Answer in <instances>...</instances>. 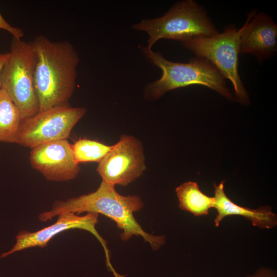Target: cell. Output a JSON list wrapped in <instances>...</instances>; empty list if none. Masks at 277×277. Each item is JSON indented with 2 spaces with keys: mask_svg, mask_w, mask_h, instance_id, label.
Wrapping results in <instances>:
<instances>
[{
  "mask_svg": "<svg viewBox=\"0 0 277 277\" xmlns=\"http://www.w3.org/2000/svg\"><path fill=\"white\" fill-rule=\"evenodd\" d=\"M146 169L142 142L133 136L122 135L98 163L96 171L102 181L126 186L140 177Z\"/></svg>",
  "mask_w": 277,
  "mask_h": 277,
  "instance_id": "ba28073f",
  "label": "cell"
},
{
  "mask_svg": "<svg viewBox=\"0 0 277 277\" xmlns=\"http://www.w3.org/2000/svg\"><path fill=\"white\" fill-rule=\"evenodd\" d=\"M141 50L146 58L162 72L160 78L146 86L144 97L146 99L157 100L171 90L200 85L215 91L228 100H235L226 86V78L207 60L196 56L187 63L173 62L147 46L142 47Z\"/></svg>",
  "mask_w": 277,
  "mask_h": 277,
  "instance_id": "3957f363",
  "label": "cell"
},
{
  "mask_svg": "<svg viewBox=\"0 0 277 277\" xmlns=\"http://www.w3.org/2000/svg\"><path fill=\"white\" fill-rule=\"evenodd\" d=\"M31 42L35 55L34 85L39 111L69 105L80 62L73 45L67 41H52L43 35Z\"/></svg>",
  "mask_w": 277,
  "mask_h": 277,
  "instance_id": "7a4b0ae2",
  "label": "cell"
},
{
  "mask_svg": "<svg viewBox=\"0 0 277 277\" xmlns=\"http://www.w3.org/2000/svg\"><path fill=\"white\" fill-rule=\"evenodd\" d=\"M30 152L32 167L49 181L63 182L74 179L80 171L72 144L62 140L38 145Z\"/></svg>",
  "mask_w": 277,
  "mask_h": 277,
  "instance_id": "30bf717a",
  "label": "cell"
},
{
  "mask_svg": "<svg viewBox=\"0 0 277 277\" xmlns=\"http://www.w3.org/2000/svg\"><path fill=\"white\" fill-rule=\"evenodd\" d=\"M22 118L6 91L0 89V142L16 143Z\"/></svg>",
  "mask_w": 277,
  "mask_h": 277,
  "instance_id": "5bb4252c",
  "label": "cell"
},
{
  "mask_svg": "<svg viewBox=\"0 0 277 277\" xmlns=\"http://www.w3.org/2000/svg\"><path fill=\"white\" fill-rule=\"evenodd\" d=\"M57 216L55 223L41 230L35 232L22 231L19 232L15 236V244L10 250L3 253L0 258H5L13 253L29 248H44L57 234L66 230L78 229L90 232L98 240L105 251L106 265L109 270L113 274L116 273L110 261L107 242L99 234L95 227L98 222V214L87 213L81 216L73 213H67Z\"/></svg>",
  "mask_w": 277,
  "mask_h": 277,
  "instance_id": "9c48e42d",
  "label": "cell"
},
{
  "mask_svg": "<svg viewBox=\"0 0 277 277\" xmlns=\"http://www.w3.org/2000/svg\"><path fill=\"white\" fill-rule=\"evenodd\" d=\"M244 28V25L238 29L230 24L222 33L209 37H191L181 41V44L196 56L203 57L214 65L231 82L238 102L247 105L249 103V96L238 70L240 41Z\"/></svg>",
  "mask_w": 277,
  "mask_h": 277,
  "instance_id": "8992f818",
  "label": "cell"
},
{
  "mask_svg": "<svg viewBox=\"0 0 277 277\" xmlns=\"http://www.w3.org/2000/svg\"><path fill=\"white\" fill-rule=\"evenodd\" d=\"M9 56V52L1 53H0V89L2 88V72L3 67L7 61Z\"/></svg>",
  "mask_w": 277,
  "mask_h": 277,
  "instance_id": "ac0fdd59",
  "label": "cell"
},
{
  "mask_svg": "<svg viewBox=\"0 0 277 277\" xmlns=\"http://www.w3.org/2000/svg\"><path fill=\"white\" fill-rule=\"evenodd\" d=\"M246 277H277V275L276 271L273 269L261 267L253 274L248 275Z\"/></svg>",
  "mask_w": 277,
  "mask_h": 277,
  "instance_id": "e0dca14e",
  "label": "cell"
},
{
  "mask_svg": "<svg viewBox=\"0 0 277 277\" xmlns=\"http://www.w3.org/2000/svg\"><path fill=\"white\" fill-rule=\"evenodd\" d=\"M239 53H250L260 64L274 55L277 51V25L263 12L252 10L244 24Z\"/></svg>",
  "mask_w": 277,
  "mask_h": 277,
  "instance_id": "8fae6325",
  "label": "cell"
},
{
  "mask_svg": "<svg viewBox=\"0 0 277 277\" xmlns=\"http://www.w3.org/2000/svg\"><path fill=\"white\" fill-rule=\"evenodd\" d=\"M225 181L214 186V207L217 214L214 225L219 226L222 221L229 215H236L244 217L250 221L253 226L261 229H271L277 225V216L272 212L271 207L263 206L258 209H250L240 206L233 203L226 194L224 190Z\"/></svg>",
  "mask_w": 277,
  "mask_h": 277,
  "instance_id": "7c38bea8",
  "label": "cell"
},
{
  "mask_svg": "<svg viewBox=\"0 0 277 277\" xmlns=\"http://www.w3.org/2000/svg\"><path fill=\"white\" fill-rule=\"evenodd\" d=\"M86 112L85 107H72L70 105L38 111L22 121L16 143L32 149L43 144L67 140Z\"/></svg>",
  "mask_w": 277,
  "mask_h": 277,
  "instance_id": "52a82bcc",
  "label": "cell"
},
{
  "mask_svg": "<svg viewBox=\"0 0 277 277\" xmlns=\"http://www.w3.org/2000/svg\"><path fill=\"white\" fill-rule=\"evenodd\" d=\"M10 47L2 72V88L17 107L24 121L39 109L34 85L35 55L31 42L12 37Z\"/></svg>",
  "mask_w": 277,
  "mask_h": 277,
  "instance_id": "5b68a950",
  "label": "cell"
},
{
  "mask_svg": "<svg viewBox=\"0 0 277 277\" xmlns=\"http://www.w3.org/2000/svg\"><path fill=\"white\" fill-rule=\"evenodd\" d=\"M112 145L87 138H80L72 144V149L77 164L86 162L100 163L110 151Z\"/></svg>",
  "mask_w": 277,
  "mask_h": 277,
  "instance_id": "9a60e30c",
  "label": "cell"
},
{
  "mask_svg": "<svg viewBox=\"0 0 277 277\" xmlns=\"http://www.w3.org/2000/svg\"><path fill=\"white\" fill-rule=\"evenodd\" d=\"M175 192L179 202V208L194 216L206 215L209 210L214 207V197L204 194L196 182H185L176 188Z\"/></svg>",
  "mask_w": 277,
  "mask_h": 277,
  "instance_id": "4fadbf2b",
  "label": "cell"
},
{
  "mask_svg": "<svg viewBox=\"0 0 277 277\" xmlns=\"http://www.w3.org/2000/svg\"><path fill=\"white\" fill-rule=\"evenodd\" d=\"M0 29L4 30L10 33L13 37L21 39L24 35V32L21 28L12 26L3 16L0 12Z\"/></svg>",
  "mask_w": 277,
  "mask_h": 277,
  "instance_id": "2e32d148",
  "label": "cell"
},
{
  "mask_svg": "<svg viewBox=\"0 0 277 277\" xmlns=\"http://www.w3.org/2000/svg\"><path fill=\"white\" fill-rule=\"evenodd\" d=\"M131 28L148 35L147 47L150 48L161 39L181 42L219 33L204 8L193 0L178 2L163 16L142 19Z\"/></svg>",
  "mask_w": 277,
  "mask_h": 277,
  "instance_id": "277c9868",
  "label": "cell"
},
{
  "mask_svg": "<svg viewBox=\"0 0 277 277\" xmlns=\"http://www.w3.org/2000/svg\"><path fill=\"white\" fill-rule=\"evenodd\" d=\"M144 203L136 195H123L117 192L115 186L102 181L94 192L72 197L66 201H56L52 209L41 213L38 219L46 222L67 213L77 215L84 212L102 214L109 217L122 231L121 240L127 241L133 236H140L153 250L164 245L166 237L154 235L145 231L135 220L134 213L143 209Z\"/></svg>",
  "mask_w": 277,
  "mask_h": 277,
  "instance_id": "6da1fadb",
  "label": "cell"
}]
</instances>
